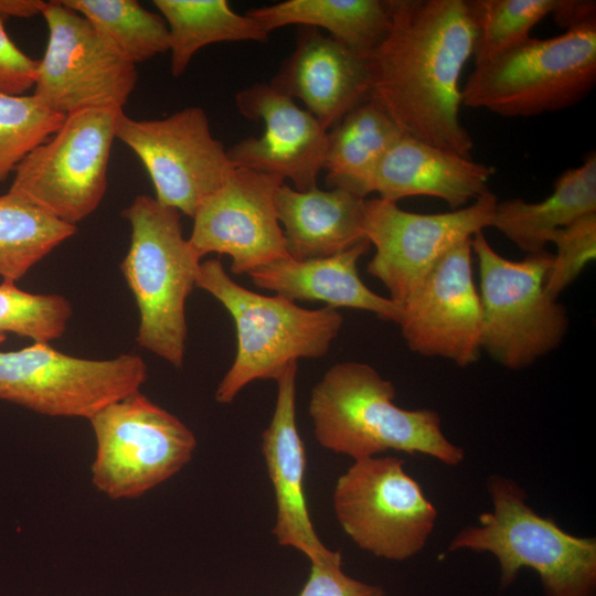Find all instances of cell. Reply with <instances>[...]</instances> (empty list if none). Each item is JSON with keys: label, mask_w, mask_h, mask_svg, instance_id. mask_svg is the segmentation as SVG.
<instances>
[{"label": "cell", "mask_w": 596, "mask_h": 596, "mask_svg": "<svg viewBox=\"0 0 596 596\" xmlns=\"http://www.w3.org/2000/svg\"><path fill=\"white\" fill-rule=\"evenodd\" d=\"M64 118L33 95L0 93V184L31 150L57 131Z\"/></svg>", "instance_id": "obj_30"}, {"label": "cell", "mask_w": 596, "mask_h": 596, "mask_svg": "<svg viewBox=\"0 0 596 596\" xmlns=\"http://www.w3.org/2000/svg\"><path fill=\"white\" fill-rule=\"evenodd\" d=\"M147 380L141 356L95 360L62 353L49 343L0 351V400L54 417L91 419Z\"/></svg>", "instance_id": "obj_10"}, {"label": "cell", "mask_w": 596, "mask_h": 596, "mask_svg": "<svg viewBox=\"0 0 596 596\" xmlns=\"http://www.w3.org/2000/svg\"><path fill=\"white\" fill-rule=\"evenodd\" d=\"M116 139L142 162L155 199L191 219L235 168L201 107H187L158 119H135L123 110Z\"/></svg>", "instance_id": "obj_14"}, {"label": "cell", "mask_w": 596, "mask_h": 596, "mask_svg": "<svg viewBox=\"0 0 596 596\" xmlns=\"http://www.w3.org/2000/svg\"><path fill=\"white\" fill-rule=\"evenodd\" d=\"M397 457L354 460L334 486L338 522L362 550L405 561L426 545L437 510Z\"/></svg>", "instance_id": "obj_11"}, {"label": "cell", "mask_w": 596, "mask_h": 596, "mask_svg": "<svg viewBox=\"0 0 596 596\" xmlns=\"http://www.w3.org/2000/svg\"><path fill=\"white\" fill-rule=\"evenodd\" d=\"M299 596H384V589L347 575L339 551L311 563L309 577Z\"/></svg>", "instance_id": "obj_33"}, {"label": "cell", "mask_w": 596, "mask_h": 596, "mask_svg": "<svg viewBox=\"0 0 596 596\" xmlns=\"http://www.w3.org/2000/svg\"><path fill=\"white\" fill-rule=\"evenodd\" d=\"M76 233L25 199L0 195V277L17 283L55 247Z\"/></svg>", "instance_id": "obj_27"}, {"label": "cell", "mask_w": 596, "mask_h": 596, "mask_svg": "<svg viewBox=\"0 0 596 596\" xmlns=\"http://www.w3.org/2000/svg\"><path fill=\"white\" fill-rule=\"evenodd\" d=\"M297 362L275 380L277 397L273 417L262 434V453L276 500L273 529L278 544L301 552L310 563L334 551L320 541L311 522L304 491L306 451L296 424Z\"/></svg>", "instance_id": "obj_19"}, {"label": "cell", "mask_w": 596, "mask_h": 596, "mask_svg": "<svg viewBox=\"0 0 596 596\" xmlns=\"http://www.w3.org/2000/svg\"><path fill=\"white\" fill-rule=\"evenodd\" d=\"M6 338H7L6 334H1V333H0V344H1L2 342H4Z\"/></svg>", "instance_id": "obj_37"}, {"label": "cell", "mask_w": 596, "mask_h": 596, "mask_svg": "<svg viewBox=\"0 0 596 596\" xmlns=\"http://www.w3.org/2000/svg\"><path fill=\"white\" fill-rule=\"evenodd\" d=\"M395 394L393 383L366 363L332 365L310 395L317 441L353 460L396 450L459 465L465 451L444 435L438 413L401 408L393 402Z\"/></svg>", "instance_id": "obj_2"}, {"label": "cell", "mask_w": 596, "mask_h": 596, "mask_svg": "<svg viewBox=\"0 0 596 596\" xmlns=\"http://www.w3.org/2000/svg\"><path fill=\"white\" fill-rule=\"evenodd\" d=\"M496 168L403 135L385 153L373 175L370 193L397 203L416 195L465 207L489 191Z\"/></svg>", "instance_id": "obj_20"}, {"label": "cell", "mask_w": 596, "mask_h": 596, "mask_svg": "<svg viewBox=\"0 0 596 596\" xmlns=\"http://www.w3.org/2000/svg\"><path fill=\"white\" fill-rule=\"evenodd\" d=\"M44 4L42 0H0V18H31L41 14Z\"/></svg>", "instance_id": "obj_36"}, {"label": "cell", "mask_w": 596, "mask_h": 596, "mask_svg": "<svg viewBox=\"0 0 596 596\" xmlns=\"http://www.w3.org/2000/svg\"><path fill=\"white\" fill-rule=\"evenodd\" d=\"M595 1L561 0L553 15L561 26L567 29L596 21Z\"/></svg>", "instance_id": "obj_35"}, {"label": "cell", "mask_w": 596, "mask_h": 596, "mask_svg": "<svg viewBox=\"0 0 596 596\" xmlns=\"http://www.w3.org/2000/svg\"><path fill=\"white\" fill-rule=\"evenodd\" d=\"M283 183L275 174L234 168L192 217L188 240L198 256L228 255L235 275L249 274L289 256L274 200Z\"/></svg>", "instance_id": "obj_15"}, {"label": "cell", "mask_w": 596, "mask_h": 596, "mask_svg": "<svg viewBox=\"0 0 596 596\" xmlns=\"http://www.w3.org/2000/svg\"><path fill=\"white\" fill-rule=\"evenodd\" d=\"M497 202L489 190L468 206L421 214L381 198L365 199L363 233L375 247L366 272L401 308L447 252L490 227Z\"/></svg>", "instance_id": "obj_13"}, {"label": "cell", "mask_w": 596, "mask_h": 596, "mask_svg": "<svg viewBox=\"0 0 596 596\" xmlns=\"http://www.w3.org/2000/svg\"><path fill=\"white\" fill-rule=\"evenodd\" d=\"M121 111L97 107L66 115L57 131L18 164L9 192L71 225L89 216L106 192Z\"/></svg>", "instance_id": "obj_9"}, {"label": "cell", "mask_w": 596, "mask_h": 596, "mask_svg": "<svg viewBox=\"0 0 596 596\" xmlns=\"http://www.w3.org/2000/svg\"><path fill=\"white\" fill-rule=\"evenodd\" d=\"M300 99L326 129L368 98V57L351 51L315 28L300 26L296 45L269 83Z\"/></svg>", "instance_id": "obj_18"}, {"label": "cell", "mask_w": 596, "mask_h": 596, "mask_svg": "<svg viewBox=\"0 0 596 596\" xmlns=\"http://www.w3.org/2000/svg\"><path fill=\"white\" fill-rule=\"evenodd\" d=\"M169 32L170 70L181 76L202 47L221 42L264 43L267 33L254 19L233 11L226 0H155Z\"/></svg>", "instance_id": "obj_26"}, {"label": "cell", "mask_w": 596, "mask_h": 596, "mask_svg": "<svg viewBox=\"0 0 596 596\" xmlns=\"http://www.w3.org/2000/svg\"><path fill=\"white\" fill-rule=\"evenodd\" d=\"M363 240L336 255L296 260L276 259L248 274L252 283L290 300L322 301L327 307L373 312L398 324L402 309L372 291L358 274V260L369 251Z\"/></svg>", "instance_id": "obj_21"}, {"label": "cell", "mask_w": 596, "mask_h": 596, "mask_svg": "<svg viewBox=\"0 0 596 596\" xmlns=\"http://www.w3.org/2000/svg\"><path fill=\"white\" fill-rule=\"evenodd\" d=\"M246 14L267 33L292 24L323 29L364 57L383 42L391 25L389 0H286Z\"/></svg>", "instance_id": "obj_24"}, {"label": "cell", "mask_w": 596, "mask_h": 596, "mask_svg": "<svg viewBox=\"0 0 596 596\" xmlns=\"http://www.w3.org/2000/svg\"><path fill=\"white\" fill-rule=\"evenodd\" d=\"M476 28L475 64L483 62L530 38V32L561 0L469 1Z\"/></svg>", "instance_id": "obj_29"}, {"label": "cell", "mask_w": 596, "mask_h": 596, "mask_svg": "<svg viewBox=\"0 0 596 596\" xmlns=\"http://www.w3.org/2000/svg\"><path fill=\"white\" fill-rule=\"evenodd\" d=\"M475 65L461 89L466 107L503 117L566 109L596 84V21L553 38H528Z\"/></svg>", "instance_id": "obj_6"}, {"label": "cell", "mask_w": 596, "mask_h": 596, "mask_svg": "<svg viewBox=\"0 0 596 596\" xmlns=\"http://www.w3.org/2000/svg\"><path fill=\"white\" fill-rule=\"evenodd\" d=\"M365 199L341 188L298 191L280 184L274 200L288 255L296 260L321 258L366 240Z\"/></svg>", "instance_id": "obj_22"}, {"label": "cell", "mask_w": 596, "mask_h": 596, "mask_svg": "<svg viewBox=\"0 0 596 596\" xmlns=\"http://www.w3.org/2000/svg\"><path fill=\"white\" fill-rule=\"evenodd\" d=\"M36 65L11 40L0 18V93L25 95L34 86Z\"/></svg>", "instance_id": "obj_34"}, {"label": "cell", "mask_w": 596, "mask_h": 596, "mask_svg": "<svg viewBox=\"0 0 596 596\" xmlns=\"http://www.w3.org/2000/svg\"><path fill=\"white\" fill-rule=\"evenodd\" d=\"M596 213V155L564 171L552 193L540 202L509 199L497 202L490 227L528 254L545 251L550 235L577 219Z\"/></svg>", "instance_id": "obj_23"}, {"label": "cell", "mask_w": 596, "mask_h": 596, "mask_svg": "<svg viewBox=\"0 0 596 596\" xmlns=\"http://www.w3.org/2000/svg\"><path fill=\"white\" fill-rule=\"evenodd\" d=\"M387 35L368 57V98L402 131L471 158L473 141L460 121L462 68L473 54L469 1L389 0Z\"/></svg>", "instance_id": "obj_1"}, {"label": "cell", "mask_w": 596, "mask_h": 596, "mask_svg": "<svg viewBox=\"0 0 596 596\" xmlns=\"http://www.w3.org/2000/svg\"><path fill=\"white\" fill-rule=\"evenodd\" d=\"M487 488L492 510L453 539L449 551L489 552L500 567L502 587L523 567L541 579L544 596H595L596 539L572 535L526 503L525 491L512 479L493 475Z\"/></svg>", "instance_id": "obj_4"}, {"label": "cell", "mask_w": 596, "mask_h": 596, "mask_svg": "<svg viewBox=\"0 0 596 596\" xmlns=\"http://www.w3.org/2000/svg\"><path fill=\"white\" fill-rule=\"evenodd\" d=\"M195 287L220 301L235 324L236 354L215 392L221 404H231L253 381L276 380L291 362L326 355L343 324L337 309H307L244 288L216 258L200 264Z\"/></svg>", "instance_id": "obj_3"}, {"label": "cell", "mask_w": 596, "mask_h": 596, "mask_svg": "<svg viewBox=\"0 0 596 596\" xmlns=\"http://www.w3.org/2000/svg\"><path fill=\"white\" fill-rule=\"evenodd\" d=\"M235 105L244 117L260 120L265 128L258 138H245L227 150L233 166L289 179L298 191L316 188L323 169L328 130L269 83L240 91Z\"/></svg>", "instance_id": "obj_17"}, {"label": "cell", "mask_w": 596, "mask_h": 596, "mask_svg": "<svg viewBox=\"0 0 596 596\" xmlns=\"http://www.w3.org/2000/svg\"><path fill=\"white\" fill-rule=\"evenodd\" d=\"M41 15L47 43L38 61L32 95L63 116L87 108L123 109L138 81L136 65L62 1H45Z\"/></svg>", "instance_id": "obj_12"}, {"label": "cell", "mask_w": 596, "mask_h": 596, "mask_svg": "<svg viewBox=\"0 0 596 596\" xmlns=\"http://www.w3.org/2000/svg\"><path fill=\"white\" fill-rule=\"evenodd\" d=\"M471 247L480 279L481 349L511 370L555 350L567 332L568 316L544 291L553 254L542 251L510 260L491 247L482 231L472 236Z\"/></svg>", "instance_id": "obj_7"}, {"label": "cell", "mask_w": 596, "mask_h": 596, "mask_svg": "<svg viewBox=\"0 0 596 596\" xmlns=\"http://www.w3.org/2000/svg\"><path fill=\"white\" fill-rule=\"evenodd\" d=\"M556 254L544 283V291L552 299L565 290L596 256V213L584 215L567 226L555 230L549 238Z\"/></svg>", "instance_id": "obj_32"}, {"label": "cell", "mask_w": 596, "mask_h": 596, "mask_svg": "<svg viewBox=\"0 0 596 596\" xmlns=\"http://www.w3.org/2000/svg\"><path fill=\"white\" fill-rule=\"evenodd\" d=\"M131 227L120 265L139 311L137 343L181 368L185 354V301L201 258L182 234L180 212L138 195L123 212Z\"/></svg>", "instance_id": "obj_5"}, {"label": "cell", "mask_w": 596, "mask_h": 596, "mask_svg": "<svg viewBox=\"0 0 596 596\" xmlns=\"http://www.w3.org/2000/svg\"><path fill=\"white\" fill-rule=\"evenodd\" d=\"M95 488L113 500L135 499L178 473L196 448L193 432L137 391L89 419Z\"/></svg>", "instance_id": "obj_8"}, {"label": "cell", "mask_w": 596, "mask_h": 596, "mask_svg": "<svg viewBox=\"0 0 596 596\" xmlns=\"http://www.w3.org/2000/svg\"><path fill=\"white\" fill-rule=\"evenodd\" d=\"M408 348L467 366L481 351L482 311L472 277L471 238L447 252L401 307Z\"/></svg>", "instance_id": "obj_16"}, {"label": "cell", "mask_w": 596, "mask_h": 596, "mask_svg": "<svg viewBox=\"0 0 596 596\" xmlns=\"http://www.w3.org/2000/svg\"><path fill=\"white\" fill-rule=\"evenodd\" d=\"M73 310L61 295L32 294L20 289L14 281L0 284V333H14L49 343L66 330Z\"/></svg>", "instance_id": "obj_31"}, {"label": "cell", "mask_w": 596, "mask_h": 596, "mask_svg": "<svg viewBox=\"0 0 596 596\" xmlns=\"http://www.w3.org/2000/svg\"><path fill=\"white\" fill-rule=\"evenodd\" d=\"M87 19L126 60L143 62L169 51L163 18L135 0H62Z\"/></svg>", "instance_id": "obj_28"}, {"label": "cell", "mask_w": 596, "mask_h": 596, "mask_svg": "<svg viewBox=\"0 0 596 596\" xmlns=\"http://www.w3.org/2000/svg\"><path fill=\"white\" fill-rule=\"evenodd\" d=\"M403 135L374 100L361 102L328 130L323 163L328 185L366 198L379 163Z\"/></svg>", "instance_id": "obj_25"}]
</instances>
